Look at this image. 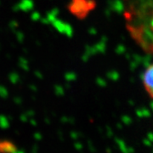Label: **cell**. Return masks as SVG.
Returning a JSON list of instances; mask_svg holds the SVG:
<instances>
[{
    "label": "cell",
    "instance_id": "1",
    "mask_svg": "<svg viewBox=\"0 0 153 153\" xmlns=\"http://www.w3.org/2000/svg\"><path fill=\"white\" fill-rule=\"evenodd\" d=\"M127 31L144 52L153 55V0H123Z\"/></svg>",
    "mask_w": 153,
    "mask_h": 153
},
{
    "label": "cell",
    "instance_id": "2",
    "mask_svg": "<svg viewBox=\"0 0 153 153\" xmlns=\"http://www.w3.org/2000/svg\"><path fill=\"white\" fill-rule=\"evenodd\" d=\"M94 8L93 0H71L68 4V10L73 16L83 19Z\"/></svg>",
    "mask_w": 153,
    "mask_h": 153
},
{
    "label": "cell",
    "instance_id": "3",
    "mask_svg": "<svg viewBox=\"0 0 153 153\" xmlns=\"http://www.w3.org/2000/svg\"><path fill=\"white\" fill-rule=\"evenodd\" d=\"M143 85L148 95L153 100V64L145 70L142 76Z\"/></svg>",
    "mask_w": 153,
    "mask_h": 153
},
{
    "label": "cell",
    "instance_id": "4",
    "mask_svg": "<svg viewBox=\"0 0 153 153\" xmlns=\"http://www.w3.org/2000/svg\"><path fill=\"white\" fill-rule=\"evenodd\" d=\"M0 153H2V150H1V146H0Z\"/></svg>",
    "mask_w": 153,
    "mask_h": 153
}]
</instances>
